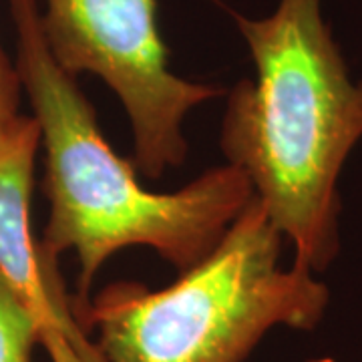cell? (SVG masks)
Returning a JSON list of instances; mask_svg holds the SVG:
<instances>
[{
  "label": "cell",
  "instance_id": "obj_1",
  "mask_svg": "<svg viewBox=\"0 0 362 362\" xmlns=\"http://www.w3.org/2000/svg\"><path fill=\"white\" fill-rule=\"evenodd\" d=\"M256 66L228 95L220 147L242 169L274 228L318 274L338 256V177L362 137V81H352L322 0H280L266 18L226 8Z\"/></svg>",
  "mask_w": 362,
  "mask_h": 362
},
{
  "label": "cell",
  "instance_id": "obj_2",
  "mask_svg": "<svg viewBox=\"0 0 362 362\" xmlns=\"http://www.w3.org/2000/svg\"><path fill=\"white\" fill-rule=\"evenodd\" d=\"M16 30V73L45 147L51 216L39 240L59 259L77 254V302H87L97 272L115 252L147 246L183 274L206 259L254 197L242 169L214 168L171 194L145 189L135 165L103 137L77 78L49 52L37 0H8Z\"/></svg>",
  "mask_w": 362,
  "mask_h": 362
},
{
  "label": "cell",
  "instance_id": "obj_3",
  "mask_svg": "<svg viewBox=\"0 0 362 362\" xmlns=\"http://www.w3.org/2000/svg\"><path fill=\"white\" fill-rule=\"evenodd\" d=\"M282 233L256 195L218 247L163 290L113 282L75 314L105 362H244L276 326L312 330L330 292L314 274L278 266Z\"/></svg>",
  "mask_w": 362,
  "mask_h": 362
},
{
  "label": "cell",
  "instance_id": "obj_4",
  "mask_svg": "<svg viewBox=\"0 0 362 362\" xmlns=\"http://www.w3.org/2000/svg\"><path fill=\"white\" fill-rule=\"evenodd\" d=\"M40 25L66 75L90 73L121 101L133 131L135 169L157 180L168 168H180L187 157L183 119L221 89L169 69L157 0H45Z\"/></svg>",
  "mask_w": 362,
  "mask_h": 362
},
{
  "label": "cell",
  "instance_id": "obj_5",
  "mask_svg": "<svg viewBox=\"0 0 362 362\" xmlns=\"http://www.w3.org/2000/svg\"><path fill=\"white\" fill-rule=\"evenodd\" d=\"M40 129L33 115H18L0 131V274L23 298L39 324L40 344L52 362H105L75 314L59 259L30 230V194Z\"/></svg>",
  "mask_w": 362,
  "mask_h": 362
},
{
  "label": "cell",
  "instance_id": "obj_6",
  "mask_svg": "<svg viewBox=\"0 0 362 362\" xmlns=\"http://www.w3.org/2000/svg\"><path fill=\"white\" fill-rule=\"evenodd\" d=\"M39 342L40 330L33 312L0 274V362H30Z\"/></svg>",
  "mask_w": 362,
  "mask_h": 362
},
{
  "label": "cell",
  "instance_id": "obj_7",
  "mask_svg": "<svg viewBox=\"0 0 362 362\" xmlns=\"http://www.w3.org/2000/svg\"><path fill=\"white\" fill-rule=\"evenodd\" d=\"M21 78L16 73L14 63L8 61L0 47V131H4L13 123L18 113V99H21Z\"/></svg>",
  "mask_w": 362,
  "mask_h": 362
},
{
  "label": "cell",
  "instance_id": "obj_8",
  "mask_svg": "<svg viewBox=\"0 0 362 362\" xmlns=\"http://www.w3.org/2000/svg\"><path fill=\"white\" fill-rule=\"evenodd\" d=\"M310 362H337V361H332V358H316V361H310Z\"/></svg>",
  "mask_w": 362,
  "mask_h": 362
}]
</instances>
